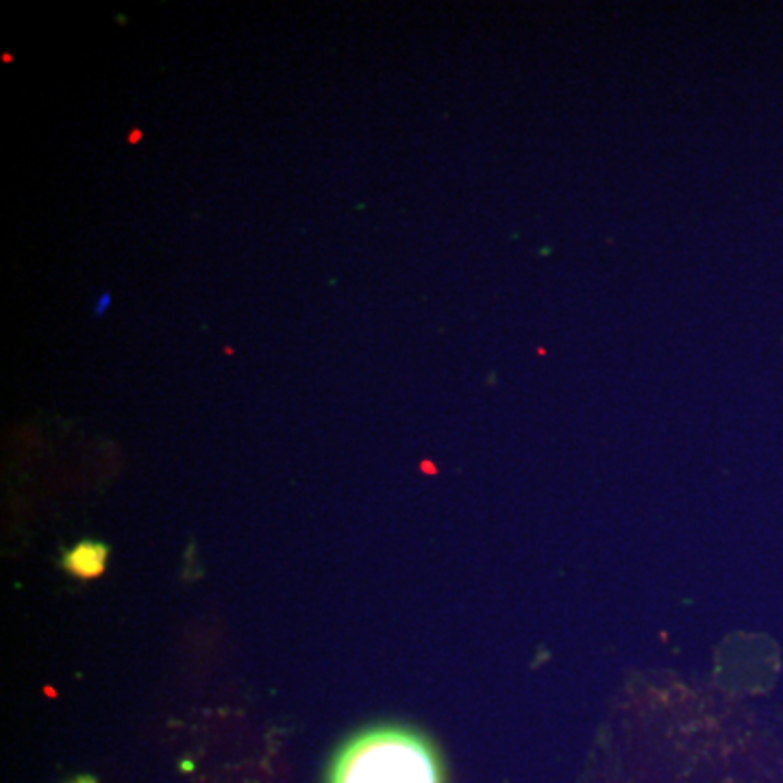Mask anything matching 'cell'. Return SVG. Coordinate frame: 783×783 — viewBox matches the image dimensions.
<instances>
[{
  "label": "cell",
  "instance_id": "6da1fadb",
  "mask_svg": "<svg viewBox=\"0 0 783 783\" xmlns=\"http://www.w3.org/2000/svg\"><path fill=\"white\" fill-rule=\"evenodd\" d=\"M329 783H444L427 738L405 727H375L344 744Z\"/></svg>",
  "mask_w": 783,
  "mask_h": 783
},
{
  "label": "cell",
  "instance_id": "7a4b0ae2",
  "mask_svg": "<svg viewBox=\"0 0 783 783\" xmlns=\"http://www.w3.org/2000/svg\"><path fill=\"white\" fill-rule=\"evenodd\" d=\"M107 555L109 549L101 542L94 540H85L74 544L70 551H66L64 559H61V566L68 575L77 577V579H94L98 575H103L105 564H107Z\"/></svg>",
  "mask_w": 783,
  "mask_h": 783
},
{
  "label": "cell",
  "instance_id": "3957f363",
  "mask_svg": "<svg viewBox=\"0 0 783 783\" xmlns=\"http://www.w3.org/2000/svg\"><path fill=\"white\" fill-rule=\"evenodd\" d=\"M109 305H111V294L105 292V294L96 301V305H94V314H96V316H103V314L107 312V309H109Z\"/></svg>",
  "mask_w": 783,
  "mask_h": 783
},
{
  "label": "cell",
  "instance_id": "277c9868",
  "mask_svg": "<svg viewBox=\"0 0 783 783\" xmlns=\"http://www.w3.org/2000/svg\"><path fill=\"white\" fill-rule=\"evenodd\" d=\"M72 783H96V781L90 779V777H81V779H74Z\"/></svg>",
  "mask_w": 783,
  "mask_h": 783
}]
</instances>
